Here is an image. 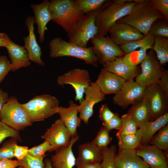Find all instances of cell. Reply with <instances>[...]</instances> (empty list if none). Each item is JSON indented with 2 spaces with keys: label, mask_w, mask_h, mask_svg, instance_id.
I'll return each instance as SVG.
<instances>
[{
  "label": "cell",
  "mask_w": 168,
  "mask_h": 168,
  "mask_svg": "<svg viewBox=\"0 0 168 168\" xmlns=\"http://www.w3.org/2000/svg\"><path fill=\"white\" fill-rule=\"evenodd\" d=\"M139 0H108L96 17L95 23L98 28L97 34L106 35L119 20L130 12Z\"/></svg>",
  "instance_id": "1"
},
{
  "label": "cell",
  "mask_w": 168,
  "mask_h": 168,
  "mask_svg": "<svg viewBox=\"0 0 168 168\" xmlns=\"http://www.w3.org/2000/svg\"><path fill=\"white\" fill-rule=\"evenodd\" d=\"M160 18L165 19L161 13L152 7L149 0H139L130 12L116 23L130 25L146 35L153 23Z\"/></svg>",
  "instance_id": "2"
},
{
  "label": "cell",
  "mask_w": 168,
  "mask_h": 168,
  "mask_svg": "<svg viewBox=\"0 0 168 168\" xmlns=\"http://www.w3.org/2000/svg\"><path fill=\"white\" fill-rule=\"evenodd\" d=\"M49 5L51 20L61 26L68 35L85 15L78 9L75 0H51Z\"/></svg>",
  "instance_id": "3"
},
{
  "label": "cell",
  "mask_w": 168,
  "mask_h": 168,
  "mask_svg": "<svg viewBox=\"0 0 168 168\" xmlns=\"http://www.w3.org/2000/svg\"><path fill=\"white\" fill-rule=\"evenodd\" d=\"M50 57L56 58L71 57L83 60L86 64L97 68L99 60L93 51L92 46L83 48L63 40L60 37H55L49 43Z\"/></svg>",
  "instance_id": "4"
},
{
  "label": "cell",
  "mask_w": 168,
  "mask_h": 168,
  "mask_svg": "<svg viewBox=\"0 0 168 168\" xmlns=\"http://www.w3.org/2000/svg\"><path fill=\"white\" fill-rule=\"evenodd\" d=\"M59 105L56 97L48 94L36 96L22 104L32 123L43 121L57 113Z\"/></svg>",
  "instance_id": "5"
},
{
  "label": "cell",
  "mask_w": 168,
  "mask_h": 168,
  "mask_svg": "<svg viewBox=\"0 0 168 168\" xmlns=\"http://www.w3.org/2000/svg\"><path fill=\"white\" fill-rule=\"evenodd\" d=\"M108 1L99 9L85 14L77 22L72 32L68 35V42L82 48L87 47L88 41L98 33V28L95 23L96 17L106 5Z\"/></svg>",
  "instance_id": "6"
},
{
  "label": "cell",
  "mask_w": 168,
  "mask_h": 168,
  "mask_svg": "<svg viewBox=\"0 0 168 168\" xmlns=\"http://www.w3.org/2000/svg\"><path fill=\"white\" fill-rule=\"evenodd\" d=\"M0 121L19 131L33 124L22 104L14 96L9 97L0 111Z\"/></svg>",
  "instance_id": "7"
},
{
  "label": "cell",
  "mask_w": 168,
  "mask_h": 168,
  "mask_svg": "<svg viewBox=\"0 0 168 168\" xmlns=\"http://www.w3.org/2000/svg\"><path fill=\"white\" fill-rule=\"evenodd\" d=\"M141 71L136 77L135 82L141 86L147 87L158 83L165 69L157 59L152 50L147 52L146 57L141 63Z\"/></svg>",
  "instance_id": "8"
},
{
  "label": "cell",
  "mask_w": 168,
  "mask_h": 168,
  "mask_svg": "<svg viewBox=\"0 0 168 168\" xmlns=\"http://www.w3.org/2000/svg\"><path fill=\"white\" fill-rule=\"evenodd\" d=\"M91 82L88 71L80 68L70 70L57 79L58 85L61 86L66 84L72 86L75 92V100L79 104L83 101L84 94Z\"/></svg>",
  "instance_id": "9"
},
{
  "label": "cell",
  "mask_w": 168,
  "mask_h": 168,
  "mask_svg": "<svg viewBox=\"0 0 168 168\" xmlns=\"http://www.w3.org/2000/svg\"><path fill=\"white\" fill-rule=\"evenodd\" d=\"M90 40L94 54L99 60V64L103 65L125 54L108 35L97 34Z\"/></svg>",
  "instance_id": "10"
},
{
  "label": "cell",
  "mask_w": 168,
  "mask_h": 168,
  "mask_svg": "<svg viewBox=\"0 0 168 168\" xmlns=\"http://www.w3.org/2000/svg\"><path fill=\"white\" fill-rule=\"evenodd\" d=\"M144 96L149 104L150 121H154L168 112V97L161 90L158 83L146 87Z\"/></svg>",
  "instance_id": "11"
},
{
  "label": "cell",
  "mask_w": 168,
  "mask_h": 168,
  "mask_svg": "<svg viewBox=\"0 0 168 168\" xmlns=\"http://www.w3.org/2000/svg\"><path fill=\"white\" fill-rule=\"evenodd\" d=\"M146 88L133 80L126 81L113 97V103L125 109L129 105L136 103L143 98Z\"/></svg>",
  "instance_id": "12"
},
{
  "label": "cell",
  "mask_w": 168,
  "mask_h": 168,
  "mask_svg": "<svg viewBox=\"0 0 168 168\" xmlns=\"http://www.w3.org/2000/svg\"><path fill=\"white\" fill-rule=\"evenodd\" d=\"M85 98L83 102L78 105L79 117L87 124L94 113L93 108L96 104L105 99V96L95 82H91L86 90Z\"/></svg>",
  "instance_id": "13"
},
{
  "label": "cell",
  "mask_w": 168,
  "mask_h": 168,
  "mask_svg": "<svg viewBox=\"0 0 168 168\" xmlns=\"http://www.w3.org/2000/svg\"><path fill=\"white\" fill-rule=\"evenodd\" d=\"M71 138L68 130L60 119L56 120L41 136L42 139L49 142L57 150L62 147L68 146Z\"/></svg>",
  "instance_id": "14"
},
{
  "label": "cell",
  "mask_w": 168,
  "mask_h": 168,
  "mask_svg": "<svg viewBox=\"0 0 168 168\" xmlns=\"http://www.w3.org/2000/svg\"><path fill=\"white\" fill-rule=\"evenodd\" d=\"M137 154L149 166L150 168H168L167 152L154 145H140L136 149Z\"/></svg>",
  "instance_id": "15"
},
{
  "label": "cell",
  "mask_w": 168,
  "mask_h": 168,
  "mask_svg": "<svg viewBox=\"0 0 168 168\" xmlns=\"http://www.w3.org/2000/svg\"><path fill=\"white\" fill-rule=\"evenodd\" d=\"M3 37L5 42V47L7 50L11 60V71L15 72L24 67L30 66L27 50L24 46L20 45L13 42L6 33Z\"/></svg>",
  "instance_id": "16"
},
{
  "label": "cell",
  "mask_w": 168,
  "mask_h": 168,
  "mask_svg": "<svg viewBox=\"0 0 168 168\" xmlns=\"http://www.w3.org/2000/svg\"><path fill=\"white\" fill-rule=\"evenodd\" d=\"M34 17L28 16L26 19L25 23L28 31L29 35L23 37L24 47L27 50L29 60L35 64L42 66H45L44 63L41 58V48L36 40L35 33Z\"/></svg>",
  "instance_id": "17"
},
{
  "label": "cell",
  "mask_w": 168,
  "mask_h": 168,
  "mask_svg": "<svg viewBox=\"0 0 168 168\" xmlns=\"http://www.w3.org/2000/svg\"><path fill=\"white\" fill-rule=\"evenodd\" d=\"M108 32L111 40L118 46L141 39L145 36L133 26L122 23H116Z\"/></svg>",
  "instance_id": "18"
},
{
  "label": "cell",
  "mask_w": 168,
  "mask_h": 168,
  "mask_svg": "<svg viewBox=\"0 0 168 168\" xmlns=\"http://www.w3.org/2000/svg\"><path fill=\"white\" fill-rule=\"evenodd\" d=\"M79 138L78 135L71 138L68 146L62 147L56 151L50 160L52 168H73L76 165V159L72 147Z\"/></svg>",
  "instance_id": "19"
},
{
  "label": "cell",
  "mask_w": 168,
  "mask_h": 168,
  "mask_svg": "<svg viewBox=\"0 0 168 168\" xmlns=\"http://www.w3.org/2000/svg\"><path fill=\"white\" fill-rule=\"evenodd\" d=\"M125 81L122 77L103 68L101 69L95 82L105 95L116 94Z\"/></svg>",
  "instance_id": "20"
},
{
  "label": "cell",
  "mask_w": 168,
  "mask_h": 168,
  "mask_svg": "<svg viewBox=\"0 0 168 168\" xmlns=\"http://www.w3.org/2000/svg\"><path fill=\"white\" fill-rule=\"evenodd\" d=\"M30 6L34 14V21L37 25L39 41H44V33L47 30V25L51 20L52 17L49 5V1L44 0L39 4H31Z\"/></svg>",
  "instance_id": "21"
},
{
  "label": "cell",
  "mask_w": 168,
  "mask_h": 168,
  "mask_svg": "<svg viewBox=\"0 0 168 168\" xmlns=\"http://www.w3.org/2000/svg\"><path fill=\"white\" fill-rule=\"evenodd\" d=\"M68 107H58L57 113L68 130L71 138L77 134V129L80 126L81 120L78 116V105L72 100L69 101Z\"/></svg>",
  "instance_id": "22"
},
{
  "label": "cell",
  "mask_w": 168,
  "mask_h": 168,
  "mask_svg": "<svg viewBox=\"0 0 168 168\" xmlns=\"http://www.w3.org/2000/svg\"><path fill=\"white\" fill-rule=\"evenodd\" d=\"M123 57L105 62L103 64V68L122 77L125 81L133 80L140 73L141 68L138 66L133 67L127 64L123 61Z\"/></svg>",
  "instance_id": "23"
},
{
  "label": "cell",
  "mask_w": 168,
  "mask_h": 168,
  "mask_svg": "<svg viewBox=\"0 0 168 168\" xmlns=\"http://www.w3.org/2000/svg\"><path fill=\"white\" fill-rule=\"evenodd\" d=\"M116 168H150L138 156L136 149H124L119 151L114 160Z\"/></svg>",
  "instance_id": "24"
},
{
  "label": "cell",
  "mask_w": 168,
  "mask_h": 168,
  "mask_svg": "<svg viewBox=\"0 0 168 168\" xmlns=\"http://www.w3.org/2000/svg\"><path fill=\"white\" fill-rule=\"evenodd\" d=\"M168 113L153 121H147L141 123L138 126L141 132V145H149L151 140L156 133L168 124Z\"/></svg>",
  "instance_id": "25"
},
{
  "label": "cell",
  "mask_w": 168,
  "mask_h": 168,
  "mask_svg": "<svg viewBox=\"0 0 168 168\" xmlns=\"http://www.w3.org/2000/svg\"><path fill=\"white\" fill-rule=\"evenodd\" d=\"M78 151L76 159L77 162L85 165H94L102 161V151L96 148L91 142L80 145Z\"/></svg>",
  "instance_id": "26"
},
{
  "label": "cell",
  "mask_w": 168,
  "mask_h": 168,
  "mask_svg": "<svg viewBox=\"0 0 168 168\" xmlns=\"http://www.w3.org/2000/svg\"><path fill=\"white\" fill-rule=\"evenodd\" d=\"M127 114L138 125L147 121H150L149 106L147 99L144 96L139 101L132 105Z\"/></svg>",
  "instance_id": "27"
},
{
  "label": "cell",
  "mask_w": 168,
  "mask_h": 168,
  "mask_svg": "<svg viewBox=\"0 0 168 168\" xmlns=\"http://www.w3.org/2000/svg\"><path fill=\"white\" fill-rule=\"evenodd\" d=\"M116 136L118 140L119 151L136 149L141 145L142 133L139 128L135 133Z\"/></svg>",
  "instance_id": "28"
},
{
  "label": "cell",
  "mask_w": 168,
  "mask_h": 168,
  "mask_svg": "<svg viewBox=\"0 0 168 168\" xmlns=\"http://www.w3.org/2000/svg\"><path fill=\"white\" fill-rule=\"evenodd\" d=\"M152 50L156 54L160 63L162 66L168 62V39L161 37H154V41Z\"/></svg>",
  "instance_id": "29"
},
{
  "label": "cell",
  "mask_w": 168,
  "mask_h": 168,
  "mask_svg": "<svg viewBox=\"0 0 168 168\" xmlns=\"http://www.w3.org/2000/svg\"><path fill=\"white\" fill-rule=\"evenodd\" d=\"M154 41V37L148 34L142 39L123 44L119 46L126 54L144 47H150L152 49Z\"/></svg>",
  "instance_id": "30"
},
{
  "label": "cell",
  "mask_w": 168,
  "mask_h": 168,
  "mask_svg": "<svg viewBox=\"0 0 168 168\" xmlns=\"http://www.w3.org/2000/svg\"><path fill=\"white\" fill-rule=\"evenodd\" d=\"M152 48L150 47L146 46L142 47L138 50L126 54L123 57V61L128 65L136 67L141 64L145 58L147 51Z\"/></svg>",
  "instance_id": "31"
},
{
  "label": "cell",
  "mask_w": 168,
  "mask_h": 168,
  "mask_svg": "<svg viewBox=\"0 0 168 168\" xmlns=\"http://www.w3.org/2000/svg\"><path fill=\"white\" fill-rule=\"evenodd\" d=\"M158 149L167 152L168 150V124L161 128L152 138L149 143Z\"/></svg>",
  "instance_id": "32"
},
{
  "label": "cell",
  "mask_w": 168,
  "mask_h": 168,
  "mask_svg": "<svg viewBox=\"0 0 168 168\" xmlns=\"http://www.w3.org/2000/svg\"><path fill=\"white\" fill-rule=\"evenodd\" d=\"M154 37H161L168 39V21L164 18H160L155 21L148 32Z\"/></svg>",
  "instance_id": "33"
},
{
  "label": "cell",
  "mask_w": 168,
  "mask_h": 168,
  "mask_svg": "<svg viewBox=\"0 0 168 168\" xmlns=\"http://www.w3.org/2000/svg\"><path fill=\"white\" fill-rule=\"evenodd\" d=\"M107 0H75L78 9L84 15L101 7Z\"/></svg>",
  "instance_id": "34"
},
{
  "label": "cell",
  "mask_w": 168,
  "mask_h": 168,
  "mask_svg": "<svg viewBox=\"0 0 168 168\" xmlns=\"http://www.w3.org/2000/svg\"><path fill=\"white\" fill-rule=\"evenodd\" d=\"M122 121L120 129L116 133V135L133 134L138 129L137 124L127 114H123L121 118Z\"/></svg>",
  "instance_id": "35"
},
{
  "label": "cell",
  "mask_w": 168,
  "mask_h": 168,
  "mask_svg": "<svg viewBox=\"0 0 168 168\" xmlns=\"http://www.w3.org/2000/svg\"><path fill=\"white\" fill-rule=\"evenodd\" d=\"M108 132L103 126L98 132L95 139L91 142L98 149L101 151L108 147L112 138Z\"/></svg>",
  "instance_id": "36"
},
{
  "label": "cell",
  "mask_w": 168,
  "mask_h": 168,
  "mask_svg": "<svg viewBox=\"0 0 168 168\" xmlns=\"http://www.w3.org/2000/svg\"><path fill=\"white\" fill-rule=\"evenodd\" d=\"M102 152V168H116L114 160L116 152V146L115 145H112Z\"/></svg>",
  "instance_id": "37"
},
{
  "label": "cell",
  "mask_w": 168,
  "mask_h": 168,
  "mask_svg": "<svg viewBox=\"0 0 168 168\" xmlns=\"http://www.w3.org/2000/svg\"><path fill=\"white\" fill-rule=\"evenodd\" d=\"M45 156L34 157L28 153L23 159L18 161L20 166L25 168H44V159Z\"/></svg>",
  "instance_id": "38"
},
{
  "label": "cell",
  "mask_w": 168,
  "mask_h": 168,
  "mask_svg": "<svg viewBox=\"0 0 168 168\" xmlns=\"http://www.w3.org/2000/svg\"><path fill=\"white\" fill-rule=\"evenodd\" d=\"M18 141L15 138H11L3 142L0 148V160L4 159H11L14 157L15 145Z\"/></svg>",
  "instance_id": "39"
},
{
  "label": "cell",
  "mask_w": 168,
  "mask_h": 168,
  "mask_svg": "<svg viewBox=\"0 0 168 168\" xmlns=\"http://www.w3.org/2000/svg\"><path fill=\"white\" fill-rule=\"evenodd\" d=\"M8 138H13L16 139L18 141L22 142V139L19 131L0 121V144Z\"/></svg>",
  "instance_id": "40"
},
{
  "label": "cell",
  "mask_w": 168,
  "mask_h": 168,
  "mask_svg": "<svg viewBox=\"0 0 168 168\" xmlns=\"http://www.w3.org/2000/svg\"><path fill=\"white\" fill-rule=\"evenodd\" d=\"M56 150L49 142L44 140L42 143L29 149L28 154L34 157H39L46 156L45 154L47 152Z\"/></svg>",
  "instance_id": "41"
},
{
  "label": "cell",
  "mask_w": 168,
  "mask_h": 168,
  "mask_svg": "<svg viewBox=\"0 0 168 168\" xmlns=\"http://www.w3.org/2000/svg\"><path fill=\"white\" fill-rule=\"evenodd\" d=\"M152 7L159 11L168 21V0H149Z\"/></svg>",
  "instance_id": "42"
},
{
  "label": "cell",
  "mask_w": 168,
  "mask_h": 168,
  "mask_svg": "<svg viewBox=\"0 0 168 168\" xmlns=\"http://www.w3.org/2000/svg\"><path fill=\"white\" fill-rule=\"evenodd\" d=\"M11 71L10 61L5 56H0V83L4 79L9 72Z\"/></svg>",
  "instance_id": "43"
},
{
  "label": "cell",
  "mask_w": 168,
  "mask_h": 168,
  "mask_svg": "<svg viewBox=\"0 0 168 168\" xmlns=\"http://www.w3.org/2000/svg\"><path fill=\"white\" fill-rule=\"evenodd\" d=\"M122 121L117 113H115L114 117L109 121L102 122V125L109 132L113 129H120L121 126Z\"/></svg>",
  "instance_id": "44"
},
{
  "label": "cell",
  "mask_w": 168,
  "mask_h": 168,
  "mask_svg": "<svg viewBox=\"0 0 168 168\" xmlns=\"http://www.w3.org/2000/svg\"><path fill=\"white\" fill-rule=\"evenodd\" d=\"M99 117L102 122H107L114 115L115 113L113 112L109 108L107 104L102 105L99 110Z\"/></svg>",
  "instance_id": "45"
},
{
  "label": "cell",
  "mask_w": 168,
  "mask_h": 168,
  "mask_svg": "<svg viewBox=\"0 0 168 168\" xmlns=\"http://www.w3.org/2000/svg\"><path fill=\"white\" fill-rule=\"evenodd\" d=\"M29 149L27 147L16 145L14 149V157L16 158L17 160L22 159L28 153Z\"/></svg>",
  "instance_id": "46"
},
{
  "label": "cell",
  "mask_w": 168,
  "mask_h": 168,
  "mask_svg": "<svg viewBox=\"0 0 168 168\" xmlns=\"http://www.w3.org/2000/svg\"><path fill=\"white\" fill-rule=\"evenodd\" d=\"M159 86L165 95L168 97V71L165 69L159 82Z\"/></svg>",
  "instance_id": "47"
},
{
  "label": "cell",
  "mask_w": 168,
  "mask_h": 168,
  "mask_svg": "<svg viewBox=\"0 0 168 168\" xmlns=\"http://www.w3.org/2000/svg\"><path fill=\"white\" fill-rule=\"evenodd\" d=\"M20 166L17 160L4 159L0 160V168H16Z\"/></svg>",
  "instance_id": "48"
},
{
  "label": "cell",
  "mask_w": 168,
  "mask_h": 168,
  "mask_svg": "<svg viewBox=\"0 0 168 168\" xmlns=\"http://www.w3.org/2000/svg\"><path fill=\"white\" fill-rule=\"evenodd\" d=\"M8 94L0 88V111L9 98Z\"/></svg>",
  "instance_id": "49"
},
{
  "label": "cell",
  "mask_w": 168,
  "mask_h": 168,
  "mask_svg": "<svg viewBox=\"0 0 168 168\" xmlns=\"http://www.w3.org/2000/svg\"><path fill=\"white\" fill-rule=\"evenodd\" d=\"M77 168H102L101 163L94 165H85L76 161Z\"/></svg>",
  "instance_id": "50"
},
{
  "label": "cell",
  "mask_w": 168,
  "mask_h": 168,
  "mask_svg": "<svg viewBox=\"0 0 168 168\" xmlns=\"http://www.w3.org/2000/svg\"><path fill=\"white\" fill-rule=\"evenodd\" d=\"M45 164L44 168H52L50 159L46 158L44 160Z\"/></svg>",
  "instance_id": "51"
},
{
  "label": "cell",
  "mask_w": 168,
  "mask_h": 168,
  "mask_svg": "<svg viewBox=\"0 0 168 168\" xmlns=\"http://www.w3.org/2000/svg\"><path fill=\"white\" fill-rule=\"evenodd\" d=\"M4 33H0V47H5V42L3 37Z\"/></svg>",
  "instance_id": "52"
},
{
  "label": "cell",
  "mask_w": 168,
  "mask_h": 168,
  "mask_svg": "<svg viewBox=\"0 0 168 168\" xmlns=\"http://www.w3.org/2000/svg\"><path fill=\"white\" fill-rule=\"evenodd\" d=\"M16 168H25L24 167H23V166H19V167H17Z\"/></svg>",
  "instance_id": "53"
},
{
  "label": "cell",
  "mask_w": 168,
  "mask_h": 168,
  "mask_svg": "<svg viewBox=\"0 0 168 168\" xmlns=\"http://www.w3.org/2000/svg\"></svg>",
  "instance_id": "54"
}]
</instances>
